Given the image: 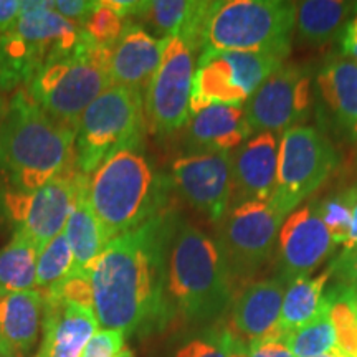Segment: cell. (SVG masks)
Instances as JSON below:
<instances>
[{"mask_svg": "<svg viewBox=\"0 0 357 357\" xmlns=\"http://www.w3.org/2000/svg\"><path fill=\"white\" fill-rule=\"evenodd\" d=\"M176 215L162 211L113 238L89 266L93 312L101 329L124 334L164 328L166 255Z\"/></svg>", "mask_w": 357, "mask_h": 357, "instance_id": "cell-1", "label": "cell"}, {"mask_svg": "<svg viewBox=\"0 0 357 357\" xmlns=\"http://www.w3.org/2000/svg\"><path fill=\"white\" fill-rule=\"evenodd\" d=\"M235 287L215 240L176 217L166 255L164 328L217 319L234 301Z\"/></svg>", "mask_w": 357, "mask_h": 357, "instance_id": "cell-2", "label": "cell"}, {"mask_svg": "<svg viewBox=\"0 0 357 357\" xmlns=\"http://www.w3.org/2000/svg\"><path fill=\"white\" fill-rule=\"evenodd\" d=\"M75 136L19 89L0 118V171L13 190H37L77 167Z\"/></svg>", "mask_w": 357, "mask_h": 357, "instance_id": "cell-3", "label": "cell"}, {"mask_svg": "<svg viewBox=\"0 0 357 357\" xmlns=\"http://www.w3.org/2000/svg\"><path fill=\"white\" fill-rule=\"evenodd\" d=\"M166 181L139 147L118 151L88 176L89 205L108 242L166 211Z\"/></svg>", "mask_w": 357, "mask_h": 357, "instance_id": "cell-4", "label": "cell"}, {"mask_svg": "<svg viewBox=\"0 0 357 357\" xmlns=\"http://www.w3.org/2000/svg\"><path fill=\"white\" fill-rule=\"evenodd\" d=\"M109 52L84 33L73 50L47 61L25 91L53 119L77 129L84 109L113 86Z\"/></svg>", "mask_w": 357, "mask_h": 357, "instance_id": "cell-5", "label": "cell"}, {"mask_svg": "<svg viewBox=\"0 0 357 357\" xmlns=\"http://www.w3.org/2000/svg\"><path fill=\"white\" fill-rule=\"evenodd\" d=\"M294 15L296 3L281 0L215 2L202 52H266L288 56Z\"/></svg>", "mask_w": 357, "mask_h": 357, "instance_id": "cell-6", "label": "cell"}, {"mask_svg": "<svg viewBox=\"0 0 357 357\" xmlns=\"http://www.w3.org/2000/svg\"><path fill=\"white\" fill-rule=\"evenodd\" d=\"M144 129V95L109 86L84 109L75 129L78 171L89 176L118 151L139 147Z\"/></svg>", "mask_w": 357, "mask_h": 357, "instance_id": "cell-7", "label": "cell"}, {"mask_svg": "<svg viewBox=\"0 0 357 357\" xmlns=\"http://www.w3.org/2000/svg\"><path fill=\"white\" fill-rule=\"evenodd\" d=\"M284 58L266 52L204 50L192 82L190 116L213 105L243 106Z\"/></svg>", "mask_w": 357, "mask_h": 357, "instance_id": "cell-8", "label": "cell"}, {"mask_svg": "<svg viewBox=\"0 0 357 357\" xmlns=\"http://www.w3.org/2000/svg\"><path fill=\"white\" fill-rule=\"evenodd\" d=\"M337 162L336 149L318 129L300 124L283 132L278 151V182L270 200L281 220L328 181Z\"/></svg>", "mask_w": 357, "mask_h": 357, "instance_id": "cell-9", "label": "cell"}, {"mask_svg": "<svg viewBox=\"0 0 357 357\" xmlns=\"http://www.w3.org/2000/svg\"><path fill=\"white\" fill-rule=\"evenodd\" d=\"M281 223L270 202L236 204L227 212L217 243L235 284L252 278L270 260Z\"/></svg>", "mask_w": 357, "mask_h": 357, "instance_id": "cell-10", "label": "cell"}, {"mask_svg": "<svg viewBox=\"0 0 357 357\" xmlns=\"http://www.w3.org/2000/svg\"><path fill=\"white\" fill-rule=\"evenodd\" d=\"M195 53L181 38H167L158 71L144 93L146 126L167 136L190 119V93Z\"/></svg>", "mask_w": 357, "mask_h": 357, "instance_id": "cell-11", "label": "cell"}, {"mask_svg": "<svg viewBox=\"0 0 357 357\" xmlns=\"http://www.w3.org/2000/svg\"><path fill=\"white\" fill-rule=\"evenodd\" d=\"M83 176L73 167L37 190H10L3 195V211L15 223L17 234L26 236L38 253L63 234Z\"/></svg>", "mask_w": 357, "mask_h": 357, "instance_id": "cell-12", "label": "cell"}, {"mask_svg": "<svg viewBox=\"0 0 357 357\" xmlns=\"http://www.w3.org/2000/svg\"><path fill=\"white\" fill-rule=\"evenodd\" d=\"M252 134L300 126L311 109V73L301 65H281L243 106Z\"/></svg>", "mask_w": 357, "mask_h": 357, "instance_id": "cell-13", "label": "cell"}, {"mask_svg": "<svg viewBox=\"0 0 357 357\" xmlns=\"http://www.w3.org/2000/svg\"><path fill=\"white\" fill-rule=\"evenodd\" d=\"M231 154L189 153L172 164L174 187L212 222H220L227 215L234 197Z\"/></svg>", "mask_w": 357, "mask_h": 357, "instance_id": "cell-14", "label": "cell"}, {"mask_svg": "<svg viewBox=\"0 0 357 357\" xmlns=\"http://www.w3.org/2000/svg\"><path fill=\"white\" fill-rule=\"evenodd\" d=\"M278 278L289 284L311 276L333 253L331 235L321 220L316 204L293 211L278 231Z\"/></svg>", "mask_w": 357, "mask_h": 357, "instance_id": "cell-15", "label": "cell"}, {"mask_svg": "<svg viewBox=\"0 0 357 357\" xmlns=\"http://www.w3.org/2000/svg\"><path fill=\"white\" fill-rule=\"evenodd\" d=\"M287 287L276 276L247 284L235 298L229 329L242 344L248 346L263 339H283L280 314Z\"/></svg>", "mask_w": 357, "mask_h": 357, "instance_id": "cell-16", "label": "cell"}, {"mask_svg": "<svg viewBox=\"0 0 357 357\" xmlns=\"http://www.w3.org/2000/svg\"><path fill=\"white\" fill-rule=\"evenodd\" d=\"M278 151L276 134L260 132L231 154L234 205L270 202L278 182Z\"/></svg>", "mask_w": 357, "mask_h": 357, "instance_id": "cell-17", "label": "cell"}, {"mask_svg": "<svg viewBox=\"0 0 357 357\" xmlns=\"http://www.w3.org/2000/svg\"><path fill=\"white\" fill-rule=\"evenodd\" d=\"M213 6L208 0H146L136 2L131 20L149 33H160V38H181L195 53L202 50Z\"/></svg>", "mask_w": 357, "mask_h": 357, "instance_id": "cell-18", "label": "cell"}, {"mask_svg": "<svg viewBox=\"0 0 357 357\" xmlns=\"http://www.w3.org/2000/svg\"><path fill=\"white\" fill-rule=\"evenodd\" d=\"M43 298V341L47 357H82L88 341L98 331L95 312L89 307L61 300L52 289H40Z\"/></svg>", "mask_w": 357, "mask_h": 357, "instance_id": "cell-19", "label": "cell"}, {"mask_svg": "<svg viewBox=\"0 0 357 357\" xmlns=\"http://www.w3.org/2000/svg\"><path fill=\"white\" fill-rule=\"evenodd\" d=\"M166 40L154 37L129 19L109 52V77L113 84L144 95L159 68Z\"/></svg>", "mask_w": 357, "mask_h": 357, "instance_id": "cell-20", "label": "cell"}, {"mask_svg": "<svg viewBox=\"0 0 357 357\" xmlns=\"http://www.w3.org/2000/svg\"><path fill=\"white\" fill-rule=\"evenodd\" d=\"M185 126L189 153H231L252 136L243 106H208L192 114Z\"/></svg>", "mask_w": 357, "mask_h": 357, "instance_id": "cell-21", "label": "cell"}, {"mask_svg": "<svg viewBox=\"0 0 357 357\" xmlns=\"http://www.w3.org/2000/svg\"><path fill=\"white\" fill-rule=\"evenodd\" d=\"M321 105L339 132L357 137V61L333 56L316 78Z\"/></svg>", "mask_w": 357, "mask_h": 357, "instance_id": "cell-22", "label": "cell"}, {"mask_svg": "<svg viewBox=\"0 0 357 357\" xmlns=\"http://www.w3.org/2000/svg\"><path fill=\"white\" fill-rule=\"evenodd\" d=\"M43 298L37 289L0 296V356L25 357L38 341Z\"/></svg>", "mask_w": 357, "mask_h": 357, "instance_id": "cell-23", "label": "cell"}, {"mask_svg": "<svg viewBox=\"0 0 357 357\" xmlns=\"http://www.w3.org/2000/svg\"><path fill=\"white\" fill-rule=\"evenodd\" d=\"M63 234L71 252H73L77 273H88L93 261L100 257V253L109 243L91 205H89L88 176H83L82 182H79L77 199H75Z\"/></svg>", "mask_w": 357, "mask_h": 357, "instance_id": "cell-24", "label": "cell"}, {"mask_svg": "<svg viewBox=\"0 0 357 357\" xmlns=\"http://www.w3.org/2000/svg\"><path fill=\"white\" fill-rule=\"evenodd\" d=\"M357 3L341 0H306L296 3L294 29L298 37L310 45H326L341 38L347 17Z\"/></svg>", "mask_w": 357, "mask_h": 357, "instance_id": "cell-25", "label": "cell"}, {"mask_svg": "<svg viewBox=\"0 0 357 357\" xmlns=\"http://www.w3.org/2000/svg\"><path fill=\"white\" fill-rule=\"evenodd\" d=\"M331 276L333 268L328 266L323 273L294 280L288 284L280 314V331L283 336L301 328L318 314Z\"/></svg>", "mask_w": 357, "mask_h": 357, "instance_id": "cell-26", "label": "cell"}, {"mask_svg": "<svg viewBox=\"0 0 357 357\" xmlns=\"http://www.w3.org/2000/svg\"><path fill=\"white\" fill-rule=\"evenodd\" d=\"M37 247L15 231L10 242L0 248V296L37 288Z\"/></svg>", "mask_w": 357, "mask_h": 357, "instance_id": "cell-27", "label": "cell"}, {"mask_svg": "<svg viewBox=\"0 0 357 357\" xmlns=\"http://www.w3.org/2000/svg\"><path fill=\"white\" fill-rule=\"evenodd\" d=\"M334 331L336 347L347 357H357V293L341 281L324 291Z\"/></svg>", "mask_w": 357, "mask_h": 357, "instance_id": "cell-28", "label": "cell"}, {"mask_svg": "<svg viewBox=\"0 0 357 357\" xmlns=\"http://www.w3.org/2000/svg\"><path fill=\"white\" fill-rule=\"evenodd\" d=\"M283 342L294 357H318L336 347V331L324 298L318 314L301 328L284 334Z\"/></svg>", "mask_w": 357, "mask_h": 357, "instance_id": "cell-29", "label": "cell"}, {"mask_svg": "<svg viewBox=\"0 0 357 357\" xmlns=\"http://www.w3.org/2000/svg\"><path fill=\"white\" fill-rule=\"evenodd\" d=\"M75 273L77 265L73 252L66 242L65 234H60L38 253L37 287L42 289L56 287Z\"/></svg>", "mask_w": 357, "mask_h": 357, "instance_id": "cell-30", "label": "cell"}, {"mask_svg": "<svg viewBox=\"0 0 357 357\" xmlns=\"http://www.w3.org/2000/svg\"><path fill=\"white\" fill-rule=\"evenodd\" d=\"M357 202V185L339 192L316 205L321 220L331 235L334 245H346L349 238L351 218Z\"/></svg>", "mask_w": 357, "mask_h": 357, "instance_id": "cell-31", "label": "cell"}, {"mask_svg": "<svg viewBox=\"0 0 357 357\" xmlns=\"http://www.w3.org/2000/svg\"><path fill=\"white\" fill-rule=\"evenodd\" d=\"M238 346L245 344L230 333L229 326H215L187 341L174 357H231Z\"/></svg>", "mask_w": 357, "mask_h": 357, "instance_id": "cell-32", "label": "cell"}, {"mask_svg": "<svg viewBox=\"0 0 357 357\" xmlns=\"http://www.w3.org/2000/svg\"><path fill=\"white\" fill-rule=\"evenodd\" d=\"M126 22V19H123L114 8L108 6L106 0H100L86 24H84L83 32L95 43L111 48L121 35Z\"/></svg>", "mask_w": 357, "mask_h": 357, "instance_id": "cell-33", "label": "cell"}, {"mask_svg": "<svg viewBox=\"0 0 357 357\" xmlns=\"http://www.w3.org/2000/svg\"><path fill=\"white\" fill-rule=\"evenodd\" d=\"M126 334L116 329H98L84 347L82 357H118L124 349Z\"/></svg>", "mask_w": 357, "mask_h": 357, "instance_id": "cell-34", "label": "cell"}, {"mask_svg": "<svg viewBox=\"0 0 357 357\" xmlns=\"http://www.w3.org/2000/svg\"><path fill=\"white\" fill-rule=\"evenodd\" d=\"M96 6L98 2L95 0H53L52 2L53 10L79 29H83Z\"/></svg>", "mask_w": 357, "mask_h": 357, "instance_id": "cell-35", "label": "cell"}, {"mask_svg": "<svg viewBox=\"0 0 357 357\" xmlns=\"http://www.w3.org/2000/svg\"><path fill=\"white\" fill-rule=\"evenodd\" d=\"M329 266L333 268V276H336V281L347 284L357 293V247L344 248V252Z\"/></svg>", "mask_w": 357, "mask_h": 357, "instance_id": "cell-36", "label": "cell"}, {"mask_svg": "<svg viewBox=\"0 0 357 357\" xmlns=\"http://www.w3.org/2000/svg\"><path fill=\"white\" fill-rule=\"evenodd\" d=\"M248 357H294L283 339H263L247 346Z\"/></svg>", "mask_w": 357, "mask_h": 357, "instance_id": "cell-37", "label": "cell"}, {"mask_svg": "<svg viewBox=\"0 0 357 357\" xmlns=\"http://www.w3.org/2000/svg\"><path fill=\"white\" fill-rule=\"evenodd\" d=\"M24 2L22 0H0V35H6L19 20Z\"/></svg>", "mask_w": 357, "mask_h": 357, "instance_id": "cell-38", "label": "cell"}, {"mask_svg": "<svg viewBox=\"0 0 357 357\" xmlns=\"http://www.w3.org/2000/svg\"><path fill=\"white\" fill-rule=\"evenodd\" d=\"M341 50L351 60H357V15L347 22L344 32L341 35Z\"/></svg>", "mask_w": 357, "mask_h": 357, "instance_id": "cell-39", "label": "cell"}, {"mask_svg": "<svg viewBox=\"0 0 357 357\" xmlns=\"http://www.w3.org/2000/svg\"><path fill=\"white\" fill-rule=\"evenodd\" d=\"M356 247H357V202H356V205H354V211H352L349 238H347L344 248L349 250V248H356Z\"/></svg>", "mask_w": 357, "mask_h": 357, "instance_id": "cell-40", "label": "cell"}, {"mask_svg": "<svg viewBox=\"0 0 357 357\" xmlns=\"http://www.w3.org/2000/svg\"><path fill=\"white\" fill-rule=\"evenodd\" d=\"M318 357H347L344 352H341L337 349V347H334V349H331L329 352H326V354L323 356H318Z\"/></svg>", "mask_w": 357, "mask_h": 357, "instance_id": "cell-41", "label": "cell"}, {"mask_svg": "<svg viewBox=\"0 0 357 357\" xmlns=\"http://www.w3.org/2000/svg\"><path fill=\"white\" fill-rule=\"evenodd\" d=\"M231 357H248L247 356V346H238V347H236L234 354H231Z\"/></svg>", "mask_w": 357, "mask_h": 357, "instance_id": "cell-42", "label": "cell"}, {"mask_svg": "<svg viewBox=\"0 0 357 357\" xmlns=\"http://www.w3.org/2000/svg\"><path fill=\"white\" fill-rule=\"evenodd\" d=\"M118 357H136V354H134V352L129 349V347H124V349L119 352Z\"/></svg>", "mask_w": 357, "mask_h": 357, "instance_id": "cell-43", "label": "cell"}, {"mask_svg": "<svg viewBox=\"0 0 357 357\" xmlns=\"http://www.w3.org/2000/svg\"><path fill=\"white\" fill-rule=\"evenodd\" d=\"M6 109H7V106H6V102H3V100H2V95H0V118H2L3 113H6Z\"/></svg>", "mask_w": 357, "mask_h": 357, "instance_id": "cell-44", "label": "cell"}, {"mask_svg": "<svg viewBox=\"0 0 357 357\" xmlns=\"http://www.w3.org/2000/svg\"><path fill=\"white\" fill-rule=\"evenodd\" d=\"M33 357H47V356H45L42 351H40V352H38V354H37V356H33Z\"/></svg>", "mask_w": 357, "mask_h": 357, "instance_id": "cell-45", "label": "cell"}, {"mask_svg": "<svg viewBox=\"0 0 357 357\" xmlns=\"http://www.w3.org/2000/svg\"><path fill=\"white\" fill-rule=\"evenodd\" d=\"M0 357H6V356H0Z\"/></svg>", "mask_w": 357, "mask_h": 357, "instance_id": "cell-46", "label": "cell"}]
</instances>
